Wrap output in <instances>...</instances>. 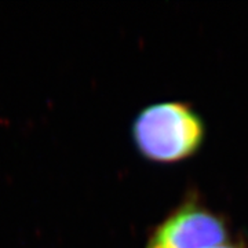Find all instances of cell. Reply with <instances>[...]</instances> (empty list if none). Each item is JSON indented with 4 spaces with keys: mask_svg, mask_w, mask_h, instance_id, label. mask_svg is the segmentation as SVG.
I'll return each instance as SVG.
<instances>
[{
    "mask_svg": "<svg viewBox=\"0 0 248 248\" xmlns=\"http://www.w3.org/2000/svg\"><path fill=\"white\" fill-rule=\"evenodd\" d=\"M204 123L187 104L166 101L142 109L133 124V140L143 157L175 163L193 156L204 141Z\"/></svg>",
    "mask_w": 248,
    "mask_h": 248,
    "instance_id": "1",
    "label": "cell"
},
{
    "mask_svg": "<svg viewBox=\"0 0 248 248\" xmlns=\"http://www.w3.org/2000/svg\"><path fill=\"white\" fill-rule=\"evenodd\" d=\"M228 241L226 221L197 199H189L155 228L146 248H215Z\"/></svg>",
    "mask_w": 248,
    "mask_h": 248,
    "instance_id": "2",
    "label": "cell"
},
{
    "mask_svg": "<svg viewBox=\"0 0 248 248\" xmlns=\"http://www.w3.org/2000/svg\"><path fill=\"white\" fill-rule=\"evenodd\" d=\"M215 248H244L243 247V244H240V243H232V241H228V243H225V244H222L219 247H215Z\"/></svg>",
    "mask_w": 248,
    "mask_h": 248,
    "instance_id": "3",
    "label": "cell"
}]
</instances>
